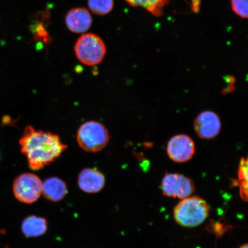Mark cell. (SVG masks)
Wrapping results in <instances>:
<instances>
[{"label":"cell","mask_w":248,"mask_h":248,"mask_svg":"<svg viewBox=\"0 0 248 248\" xmlns=\"http://www.w3.org/2000/svg\"><path fill=\"white\" fill-rule=\"evenodd\" d=\"M19 144L21 152L32 170L43 169L55 162L67 148L58 135L30 125L25 128Z\"/></svg>","instance_id":"cell-1"},{"label":"cell","mask_w":248,"mask_h":248,"mask_svg":"<svg viewBox=\"0 0 248 248\" xmlns=\"http://www.w3.org/2000/svg\"><path fill=\"white\" fill-rule=\"evenodd\" d=\"M192 8L195 12H198L199 11L201 5V0H191Z\"/></svg>","instance_id":"cell-17"},{"label":"cell","mask_w":248,"mask_h":248,"mask_svg":"<svg viewBox=\"0 0 248 248\" xmlns=\"http://www.w3.org/2000/svg\"><path fill=\"white\" fill-rule=\"evenodd\" d=\"M238 177L243 182H248V161L245 158H242L241 160Z\"/></svg>","instance_id":"cell-16"},{"label":"cell","mask_w":248,"mask_h":248,"mask_svg":"<svg viewBox=\"0 0 248 248\" xmlns=\"http://www.w3.org/2000/svg\"><path fill=\"white\" fill-rule=\"evenodd\" d=\"M0 157H1V155H0Z\"/></svg>","instance_id":"cell-19"},{"label":"cell","mask_w":248,"mask_h":248,"mask_svg":"<svg viewBox=\"0 0 248 248\" xmlns=\"http://www.w3.org/2000/svg\"><path fill=\"white\" fill-rule=\"evenodd\" d=\"M209 207L198 197L186 198L176 206L174 218L180 225L194 228L202 224L209 216Z\"/></svg>","instance_id":"cell-2"},{"label":"cell","mask_w":248,"mask_h":248,"mask_svg":"<svg viewBox=\"0 0 248 248\" xmlns=\"http://www.w3.org/2000/svg\"><path fill=\"white\" fill-rule=\"evenodd\" d=\"M195 151L194 141L186 135L173 136L167 144V154L170 159L175 162H187L194 156Z\"/></svg>","instance_id":"cell-7"},{"label":"cell","mask_w":248,"mask_h":248,"mask_svg":"<svg viewBox=\"0 0 248 248\" xmlns=\"http://www.w3.org/2000/svg\"><path fill=\"white\" fill-rule=\"evenodd\" d=\"M43 182L35 174L24 173L15 179L13 190L18 201L32 204L39 200L42 194Z\"/></svg>","instance_id":"cell-5"},{"label":"cell","mask_w":248,"mask_h":248,"mask_svg":"<svg viewBox=\"0 0 248 248\" xmlns=\"http://www.w3.org/2000/svg\"><path fill=\"white\" fill-rule=\"evenodd\" d=\"M74 51L78 60L88 66L101 63L107 53L105 43L97 35L86 33L77 40Z\"/></svg>","instance_id":"cell-4"},{"label":"cell","mask_w":248,"mask_h":248,"mask_svg":"<svg viewBox=\"0 0 248 248\" xmlns=\"http://www.w3.org/2000/svg\"><path fill=\"white\" fill-rule=\"evenodd\" d=\"M21 230L27 237H39L44 234L47 230V222L42 217H27L23 221Z\"/></svg>","instance_id":"cell-12"},{"label":"cell","mask_w":248,"mask_h":248,"mask_svg":"<svg viewBox=\"0 0 248 248\" xmlns=\"http://www.w3.org/2000/svg\"><path fill=\"white\" fill-rule=\"evenodd\" d=\"M161 188L166 196L183 200L191 196L195 190L194 183L191 179L178 173H167Z\"/></svg>","instance_id":"cell-6"},{"label":"cell","mask_w":248,"mask_h":248,"mask_svg":"<svg viewBox=\"0 0 248 248\" xmlns=\"http://www.w3.org/2000/svg\"><path fill=\"white\" fill-rule=\"evenodd\" d=\"M67 193V187L63 180L58 177L46 179L43 183L42 194L46 199L52 202L63 200Z\"/></svg>","instance_id":"cell-11"},{"label":"cell","mask_w":248,"mask_h":248,"mask_svg":"<svg viewBox=\"0 0 248 248\" xmlns=\"http://www.w3.org/2000/svg\"><path fill=\"white\" fill-rule=\"evenodd\" d=\"M80 189L87 193H97L101 191L105 185V177L100 170L86 168L80 171L78 178Z\"/></svg>","instance_id":"cell-9"},{"label":"cell","mask_w":248,"mask_h":248,"mask_svg":"<svg viewBox=\"0 0 248 248\" xmlns=\"http://www.w3.org/2000/svg\"><path fill=\"white\" fill-rule=\"evenodd\" d=\"M109 139V133L106 127L95 121L82 124L77 133L78 144L88 153H96L104 150Z\"/></svg>","instance_id":"cell-3"},{"label":"cell","mask_w":248,"mask_h":248,"mask_svg":"<svg viewBox=\"0 0 248 248\" xmlns=\"http://www.w3.org/2000/svg\"><path fill=\"white\" fill-rule=\"evenodd\" d=\"M88 6L93 14L104 16L109 14L114 7L113 0H88Z\"/></svg>","instance_id":"cell-14"},{"label":"cell","mask_w":248,"mask_h":248,"mask_svg":"<svg viewBox=\"0 0 248 248\" xmlns=\"http://www.w3.org/2000/svg\"><path fill=\"white\" fill-rule=\"evenodd\" d=\"M65 22L69 30L74 33L86 32L92 24V17L85 8L71 9L65 17Z\"/></svg>","instance_id":"cell-10"},{"label":"cell","mask_w":248,"mask_h":248,"mask_svg":"<svg viewBox=\"0 0 248 248\" xmlns=\"http://www.w3.org/2000/svg\"><path fill=\"white\" fill-rule=\"evenodd\" d=\"M194 127L198 137L212 139L216 137L221 131V120L212 111H204L195 119Z\"/></svg>","instance_id":"cell-8"},{"label":"cell","mask_w":248,"mask_h":248,"mask_svg":"<svg viewBox=\"0 0 248 248\" xmlns=\"http://www.w3.org/2000/svg\"><path fill=\"white\" fill-rule=\"evenodd\" d=\"M240 248H248V244H244L243 246H242Z\"/></svg>","instance_id":"cell-18"},{"label":"cell","mask_w":248,"mask_h":248,"mask_svg":"<svg viewBox=\"0 0 248 248\" xmlns=\"http://www.w3.org/2000/svg\"><path fill=\"white\" fill-rule=\"evenodd\" d=\"M248 0H231L232 10L241 18H248Z\"/></svg>","instance_id":"cell-15"},{"label":"cell","mask_w":248,"mask_h":248,"mask_svg":"<svg viewBox=\"0 0 248 248\" xmlns=\"http://www.w3.org/2000/svg\"><path fill=\"white\" fill-rule=\"evenodd\" d=\"M170 0H126L133 7H140L150 12L155 16H160L166 5Z\"/></svg>","instance_id":"cell-13"}]
</instances>
